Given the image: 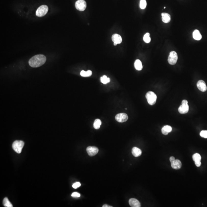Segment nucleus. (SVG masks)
<instances>
[{"label":"nucleus","instance_id":"4be33fe9","mask_svg":"<svg viewBox=\"0 0 207 207\" xmlns=\"http://www.w3.org/2000/svg\"><path fill=\"white\" fill-rule=\"evenodd\" d=\"M101 83H103L104 84H106L108 83L110 81V79L107 77L106 76L104 75L103 77L101 78L100 79Z\"/></svg>","mask_w":207,"mask_h":207},{"label":"nucleus","instance_id":"dca6fc26","mask_svg":"<svg viewBox=\"0 0 207 207\" xmlns=\"http://www.w3.org/2000/svg\"><path fill=\"white\" fill-rule=\"evenodd\" d=\"M172 130V127H171L167 125L164 126L162 128V132L164 135H167L169 133L171 132Z\"/></svg>","mask_w":207,"mask_h":207},{"label":"nucleus","instance_id":"7c9ffc66","mask_svg":"<svg viewBox=\"0 0 207 207\" xmlns=\"http://www.w3.org/2000/svg\"><path fill=\"white\" fill-rule=\"evenodd\" d=\"M103 207H112V206H110L108 205H103Z\"/></svg>","mask_w":207,"mask_h":207},{"label":"nucleus","instance_id":"6e6552de","mask_svg":"<svg viewBox=\"0 0 207 207\" xmlns=\"http://www.w3.org/2000/svg\"><path fill=\"white\" fill-rule=\"evenodd\" d=\"M87 153L90 156H93L96 155L99 152V150L96 147L90 146L86 149Z\"/></svg>","mask_w":207,"mask_h":207},{"label":"nucleus","instance_id":"1a4fd4ad","mask_svg":"<svg viewBox=\"0 0 207 207\" xmlns=\"http://www.w3.org/2000/svg\"><path fill=\"white\" fill-rule=\"evenodd\" d=\"M189 107L188 104H182L178 108V111L181 114H185L188 113Z\"/></svg>","mask_w":207,"mask_h":207},{"label":"nucleus","instance_id":"4468645a","mask_svg":"<svg viewBox=\"0 0 207 207\" xmlns=\"http://www.w3.org/2000/svg\"><path fill=\"white\" fill-rule=\"evenodd\" d=\"M132 154L135 157H138L142 155V152L141 149L137 147H134L133 148L132 150Z\"/></svg>","mask_w":207,"mask_h":207},{"label":"nucleus","instance_id":"f257e3e1","mask_svg":"<svg viewBox=\"0 0 207 207\" xmlns=\"http://www.w3.org/2000/svg\"><path fill=\"white\" fill-rule=\"evenodd\" d=\"M47 60L45 56L43 54H37L31 58L29 60V65L33 68H37L45 64Z\"/></svg>","mask_w":207,"mask_h":207},{"label":"nucleus","instance_id":"bb28decb","mask_svg":"<svg viewBox=\"0 0 207 207\" xmlns=\"http://www.w3.org/2000/svg\"><path fill=\"white\" fill-rule=\"evenodd\" d=\"M81 184L80 182H75V183L73 184L72 186H73V188H74L77 189V188H79V187H80L81 186Z\"/></svg>","mask_w":207,"mask_h":207},{"label":"nucleus","instance_id":"b1692460","mask_svg":"<svg viewBox=\"0 0 207 207\" xmlns=\"http://www.w3.org/2000/svg\"><path fill=\"white\" fill-rule=\"evenodd\" d=\"M193 159L194 162L201 161V155L198 153H196L193 155Z\"/></svg>","mask_w":207,"mask_h":207},{"label":"nucleus","instance_id":"412c9836","mask_svg":"<svg viewBox=\"0 0 207 207\" xmlns=\"http://www.w3.org/2000/svg\"><path fill=\"white\" fill-rule=\"evenodd\" d=\"M3 204L4 206L6 207H13V206L9 201L7 197H5L3 201Z\"/></svg>","mask_w":207,"mask_h":207},{"label":"nucleus","instance_id":"f3484780","mask_svg":"<svg viewBox=\"0 0 207 207\" xmlns=\"http://www.w3.org/2000/svg\"><path fill=\"white\" fill-rule=\"evenodd\" d=\"M193 36L194 39L196 40H200L202 39V35L198 30H195L193 33Z\"/></svg>","mask_w":207,"mask_h":207},{"label":"nucleus","instance_id":"39448f33","mask_svg":"<svg viewBox=\"0 0 207 207\" xmlns=\"http://www.w3.org/2000/svg\"><path fill=\"white\" fill-rule=\"evenodd\" d=\"M178 57L177 53L175 51H172L169 53L168 58V62L169 64L174 65L177 62Z\"/></svg>","mask_w":207,"mask_h":207},{"label":"nucleus","instance_id":"a878e982","mask_svg":"<svg viewBox=\"0 0 207 207\" xmlns=\"http://www.w3.org/2000/svg\"><path fill=\"white\" fill-rule=\"evenodd\" d=\"M200 135L202 137L207 139V130H202L200 133Z\"/></svg>","mask_w":207,"mask_h":207},{"label":"nucleus","instance_id":"6ab92c4d","mask_svg":"<svg viewBox=\"0 0 207 207\" xmlns=\"http://www.w3.org/2000/svg\"><path fill=\"white\" fill-rule=\"evenodd\" d=\"M102 122L101 120L99 119H96L95 120L93 124V127L94 128L96 129H98L100 128V126H101Z\"/></svg>","mask_w":207,"mask_h":207},{"label":"nucleus","instance_id":"0eeeda50","mask_svg":"<svg viewBox=\"0 0 207 207\" xmlns=\"http://www.w3.org/2000/svg\"><path fill=\"white\" fill-rule=\"evenodd\" d=\"M115 119L118 122L122 123L127 121L128 119V116L126 114L121 113L117 114L115 117Z\"/></svg>","mask_w":207,"mask_h":207},{"label":"nucleus","instance_id":"5701e85b","mask_svg":"<svg viewBox=\"0 0 207 207\" xmlns=\"http://www.w3.org/2000/svg\"><path fill=\"white\" fill-rule=\"evenodd\" d=\"M150 34L148 33H146L144 35L143 39L146 43H149L151 41V39H150Z\"/></svg>","mask_w":207,"mask_h":207},{"label":"nucleus","instance_id":"2f4dec72","mask_svg":"<svg viewBox=\"0 0 207 207\" xmlns=\"http://www.w3.org/2000/svg\"><path fill=\"white\" fill-rule=\"evenodd\" d=\"M117 45V43H114V45L116 46V45Z\"/></svg>","mask_w":207,"mask_h":207},{"label":"nucleus","instance_id":"9d476101","mask_svg":"<svg viewBox=\"0 0 207 207\" xmlns=\"http://www.w3.org/2000/svg\"><path fill=\"white\" fill-rule=\"evenodd\" d=\"M197 86L198 89L202 92H205L207 90L206 84L203 80H199L197 82Z\"/></svg>","mask_w":207,"mask_h":207},{"label":"nucleus","instance_id":"cd10ccee","mask_svg":"<svg viewBox=\"0 0 207 207\" xmlns=\"http://www.w3.org/2000/svg\"><path fill=\"white\" fill-rule=\"evenodd\" d=\"M81 196V195L79 193L77 192H74L72 193L71 194V196L73 197H79Z\"/></svg>","mask_w":207,"mask_h":207},{"label":"nucleus","instance_id":"c85d7f7f","mask_svg":"<svg viewBox=\"0 0 207 207\" xmlns=\"http://www.w3.org/2000/svg\"><path fill=\"white\" fill-rule=\"evenodd\" d=\"M195 165L197 167H199L201 166V161H196L195 162Z\"/></svg>","mask_w":207,"mask_h":207},{"label":"nucleus","instance_id":"423d86ee","mask_svg":"<svg viewBox=\"0 0 207 207\" xmlns=\"http://www.w3.org/2000/svg\"><path fill=\"white\" fill-rule=\"evenodd\" d=\"M86 3L84 0H78L76 2L75 7L76 9L80 11H83L86 8Z\"/></svg>","mask_w":207,"mask_h":207},{"label":"nucleus","instance_id":"2eb2a0df","mask_svg":"<svg viewBox=\"0 0 207 207\" xmlns=\"http://www.w3.org/2000/svg\"><path fill=\"white\" fill-rule=\"evenodd\" d=\"M162 20L164 23H168L171 20V16L169 14L166 13H162Z\"/></svg>","mask_w":207,"mask_h":207},{"label":"nucleus","instance_id":"7ed1b4c3","mask_svg":"<svg viewBox=\"0 0 207 207\" xmlns=\"http://www.w3.org/2000/svg\"><path fill=\"white\" fill-rule=\"evenodd\" d=\"M24 145V142L21 141H16L13 142V150L18 154H20Z\"/></svg>","mask_w":207,"mask_h":207},{"label":"nucleus","instance_id":"f03ea898","mask_svg":"<svg viewBox=\"0 0 207 207\" xmlns=\"http://www.w3.org/2000/svg\"><path fill=\"white\" fill-rule=\"evenodd\" d=\"M146 98L148 103L150 105H154L156 103L157 96L152 91H149L146 94Z\"/></svg>","mask_w":207,"mask_h":207},{"label":"nucleus","instance_id":"aec40b11","mask_svg":"<svg viewBox=\"0 0 207 207\" xmlns=\"http://www.w3.org/2000/svg\"><path fill=\"white\" fill-rule=\"evenodd\" d=\"M92 75V72L91 70H88V71H85L83 70L80 73V75L82 77H90Z\"/></svg>","mask_w":207,"mask_h":207},{"label":"nucleus","instance_id":"f8f14e48","mask_svg":"<svg viewBox=\"0 0 207 207\" xmlns=\"http://www.w3.org/2000/svg\"><path fill=\"white\" fill-rule=\"evenodd\" d=\"M129 204L130 206L132 207H141V203L136 199L131 198L129 199Z\"/></svg>","mask_w":207,"mask_h":207},{"label":"nucleus","instance_id":"ddd939ff","mask_svg":"<svg viewBox=\"0 0 207 207\" xmlns=\"http://www.w3.org/2000/svg\"><path fill=\"white\" fill-rule=\"evenodd\" d=\"M171 164L172 168L174 169H180L181 167V163L179 160H175L174 162L171 163Z\"/></svg>","mask_w":207,"mask_h":207},{"label":"nucleus","instance_id":"c756f323","mask_svg":"<svg viewBox=\"0 0 207 207\" xmlns=\"http://www.w3.org/2000/svg\"><path fill=\"white\" fill-rule=\"evenodd\" d=\"M175 160V158L174 156H171V157H170V158H169V160H170L171 163L173 162H174Z\"/></svg>","mask_w":207,"mask_h":207},{"label":"nucleus","instance_id":"20e7f679","mask_svg":"<svg viewBox=\"0 0 207 207\" xmlns=\"http://www.w3.org/2000/svg\"><path fill=\"white\" fill-rule=\"evenodd\" d=\"M48 11V8L46 5H42L39 7L36 11V15L39 17L45 16Z\"/></svg>","mask_w":207,"mask_h":207},{"label":"nucleus","instance_id":"9b49d317","mask_svg":"<svg viewBox=\"0 0 207 207\" xmlns=\"http://www.w3.org/2000/svg\"><path fill=\"white\" fill-rule=\"evenodd\" d=\"M112 39L114 43L118 44H120L122 42V38L120 35L117 34H114L112 37Z\"/></svg>","mask_w":207,"mask_h":207},{"label":"nucleus","instance_id":"393cba45","mask_svg":"<svg viewBox=\"0 0 207 207\" xmlns=\"http://www.w3.org/2000/svg\"><path fill=\"white\" fill-rule=\"evenodd\" d=\"M147 6V2L146 0H141L140 3V7L141 9H144Z\"/></svg>","mask_w":207,"mask_h":207},{"label":"nucleus","instance_id":"473e14b6","mask_svg":"<svg viewBox=\"0 0 207 207\" xmlns=\"http://www.w3.org/2000/svg\"><path fill=\"white\" fill-rule=\"evenodd\" d=\"M166 8V7H164V9H165Z\"/></svg>","mask_w":207,"mask_h":207},{"label":"nucleus","instance_id":"a211bd4d","mask_svg":"<svg viewBox=\"0 0 207 207\" xmlns=\"http://www.w3.org/2000/svg\"><path fill=\"white\" fill-rule=\"evenodd\" d=\"M134 66L136 70L138 71L141 70L143 68L142 63L141 61L139 60H137L134 63Z\"/></svg>","mask_w":207,"mask_h":207}]
</instances>
